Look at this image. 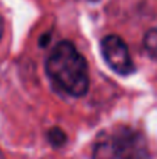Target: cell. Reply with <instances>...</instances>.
<instances>
[{"label":"cell","instance_id":"8","mask_svg":"<svg viewBox=\"0 0 157 159\" xmlns=\"http://www.w3.org/2000/svg\"><path fill=\"white\" fill-rule=\"evenodd\" d=\"M0 159H6V158H4V155H3V152H2V151H0Z\"/></svg>","mask_w":157,"mask_h":159},{"label":"cell","instance_id":"6","mask_svg":"<svg viewBox=\"0 0 157 159\" xmlns=\"http://www.w3.org/2000/svg\"><path fill=\"white\" fill-rule=\"evenodd\" d=\"M49 41H50V35L49 34H45V35L40 38V41H39V45H40L42 48H45L47 43H49Z\"/></svg>","mask_w":157,"mask_h":159},{"label":"cell","instance_id":"1","mask_svg":"<svg viewBox=\"0 0 157 159\" xmlns=\"http://www.w3.org/2000/svg\"><path fill=\"white\" fill-rule=\"evenodd\" d=\"M45 69L53 84L67 95L78 98L88 92V63L70 41H61L53 48Z\"/></svg>","mask_w":157,"mask_h":159},{"label":"cell","instance_id":"4","mask_svg":"<svg viewBox=\"0 0 157 159\" xmlns=\"http://www.w3.org/2000/svg\"><path fill=\"white\" fill-rule=\"evenodd\" d=\"M143 48L153 59L157 60V28H152L145 34Z\"/></svg>","mask_w":157,"mask_h":159},{"label":"cell","instance_id":"5","mask_svg":"<svg viewBox=\"0 0 157 159\" xmlns=\"http://www.w3.org/2000/svg\"><path fill=\"white\" fill-rule=\"evenodd\" d=\"M47 140L52 144L54 148H58V147L64 145L67 141V135L60 127H52V129L47 131Z\"/></svg>","mask_w":157,"mask_h":159},{"label":"cell","instance_id":"2","mask_svg":"<svg viewBox=\"0 0 157 159\" xmlns=\"http://www.w3.org/2000/svg\"><path fill=\"white\" fill-rule=\"evenodd\" d=\"M92 157L93 159H150V152L141 131L118 124L99 133Z\"/></svg>","mask_w":157,"mask_h":159},{"label":"cell","instance_id":"9","mask_svg":"<svg viewBox=\"0 0 157 159\" xmlns=\"http://www.w3.org/2000/svg\"><path fill=\"white\" fill-rule=\"evenodd\" d=\"M91 2H97V0H91Z\"/></svg>","mask_w":157,"mask_h":159},{"label":"cell","instance_id":"7","mask_svg":"<svg viewBox=\"0 0 157 159\" xmlns=\"http://www.w3.org/2000/svg\"><path fill=\"white\" fill-rule=\"evenodd\" d=\"M3 32H4V21H3V17L0 16V39L3 36Z\"/></svg>","mask_w":157,"mask_h":159},{"label":"cell","instance_id":"3","mask_svg":"<svg viewBox=\"0 0 157 159\" xmlns=\"http://www.w3.org/2000/svg\"><path fill=\"white\" fill-rule=\"evenodd\" d=\"M100 52L107 66L117 74L129 75L135 71L129 49L118 35H106L100 42Z\"/></svg>","mask_w":157,"mask_h":159}]
</instances>
